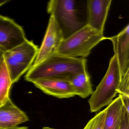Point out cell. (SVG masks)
I'll use <instances>...</instances> for the list:
<instances>
[{"label":"cell","instance_id":"1","mask_svg":"<svg viewBox=\"0 0 129 129\" xmlns=\"http://www.w3.org/2000/svg\"><path fill=\"white\" fill-rule=\"evenodd\" d=\"M87 70L85 58H73L56 52L38 64L32 66L24 78L27 81L32 82L47 78H64Z\"/></svg>","mask_w":129,"mask_h":129},{"label":"cell","instance_id":"2","mask_svg":"<svg viewBox=\"0 0 129 129\" xmlns=\"http://www.w3.org/2000/svg\"><path fill=\"white\" fill-rule=\"evenodd\" d=\"M108 39L103 33L86 24L71 36L63 40L58 52L73 58L87 57L100 42Z\"/></svg>","mask_w":129,"mask_h":129},{"label":"cell","instance_id":"3","mask_svg":"<svg viewBox=\"0 0 129 129\" xmlns=\"http://www.w3.org/2000/svg\"><path fill=\"white\" fill-rule=\"evenodd\" d=\"M120 81V74L115 56L112 57L108 68L99 84L88 100L91 112L100 111L114 100Z\"/></svg>","mask_w":129,"mask_h":129},{"label":"cell","instance_id":"4","mask_svg":"<svg viewBox=\"0 0 129 129\" xmlns=\"http://www.w3.org/2000/svg\"><path fill=\"white\" fill-rule=\"evenodd\" d=\"M39 48L33 41L25 42L4 52V61L12 84L16 83L32 66Z\"/></svg>","mask_w":129,"mask_h":129},{"label":"cell","instance_id":"5","mask_svg":"<svg viewBox=\"0 0 129 129\" xmlns=\"http://www.w3.org/2000/svg\"><path fill=\"white\" fill-rule=\"evenodd\" d=\"M47 11L50 15L54 16L64 39L69 37L85 25L78 18L75 1L51 0L47 4Z\"/></svg>","mask_w":129,"mask_h":129},{"label":"cell","instance_id":"6","mask_svg":"<svg viewBox=\"0 0 129 129\" xmlns=\"http://www.w3.org/2000/svg\"><path fill=\"white\" fill-rule=\"evenodd\" d=\"M64 40L62 32L54 16L50 15L40 48L32 66L37 65L56 53Z\"/></svg>","mask_w":129,"mask_h":129},{"label":"cell","instance_id":"7","mask_svg":"<svg viewBox=\"0 0 129 129\" xmlns=\"http://www.w3.org/2000/svg\"><path fill=\"white\" fill-rule=\"evenodd\" d=\"M23 28L12 19L0 15V48L4 52L27 40Z\"/></svg>","mask_w":129,"mask_h":129},{"label":"cell","instance_id":"8","mask_svg":"<svg viewBox=\"0 0 129 129\" xmlns=\"http://www.w3.org/2000/svg\"><path fill=\"white\" fill-rule=\"evenodd\" d=\"M113 44L119 66L120 80L129 78V25L118 34L108 38Z\"/></svg>","mask_w":129,"mask_h":129},{"label":"cell","instance_id":"9","mask_svg":"<svg viewBox=\"0 0 129 129\" xmlns=\"http://www.w3.org/2000/svg\"><path fill=\"white\" fill-rule=\"evenodd\" d=\"M44 93L58 99H68L76 95L69 81L61 78H47L31 82Z\"/></svg>","mask_w":129,"mask_h":129},{"label":"cell","instance_id":"10","mask_svg":"<svg viewBox=\"0 0 129 129\" xmlns=\"http://www.w3.org/2000/svg\"><path fill=\"white\" fill-rule=\"evenodd\" d=\"M112 0H88L86 24L103 33Z\"/></svg>","mask_w":129,"mask_h":129},{"label":"cell","instance_id":"11","mask_svg":"<svg viewBox=\"0 0 129 129\" xmlns=\"http://www.w3.org/2000/svg\"><path fill=\"white\" fill-rule=\"evenodd\" d=\"M29 120L24 112L17 107L10 98L0 106V129H12Z\"/></svg>","mask_w":129,"mask_h":129},{"label":"cell","instance_id":"12","mask_svg":"<svg viewBox=\"0 0 129 129\" xmlns=\"http://www.w3.org/2000/svg\"><path fill=\"white\" fill-rule=\"evenodd\" d=\"M64 79L70 82L76 95L83 99L87 98L92 93V86L87 70L83 72L68 75Z\"/></svg>","mask_w":129,"mask_h":129},{"label":"cell","instance_id":"13","mask_svg":"<svg viewBox=\"0 0 129 129\" xmlns=\"http://www.w3.org/2000/svg\"><path fill=\"white\" fill-rule=\"evenodd\" d=\"M123 106L122 98L120 94L107 106L104 129H115L120 117Z\"/></svg>","mask_w":129,"mask_h":129},{"label":"cell","instance_id":"14","mask_svg":"<svg viewBox=\"0 0 129 129\" xmlns=\"http://www.w3.org/2000/svg\"><path fill=\"white\" fill-rule=\"evenodd\" d=\"M12 84L4 61L0 66V106L9 98L10 91Z\"/></svg>","mask_w":129,"mask_h":129},{"label":"cell","instance_id":"15","mask_svg":"<svg viewBox=\"0 0 129 129\" xmlns=\"http://www.w3.org/2000/svg\"><path fill=\"white\" fill-rule=\"evenodd\" d=\"M106 113V108L90 120L83 129H104Z\"/></svg>","mask_w":129,"mask_h":129},{"label":"cell","instance_id":"16","mask_svg":"<svg viewBox=\"0 0 129 129\" xmlns=\"http://www.w3.org/2000/svg\"><path fill=\"white\" fill-rule=\"evenodd\" d=\"M115 129H129V112L123 104L120 117Z\"/></svg>","mask_w":129,"mask_h":129},{"label":"cell","instance_id":"17","mask_svg":"<svg viewBox=\"0 0 129 129\" xmlns=\"http://www.w3.org/2000/svg\"><path fill=\"white\" fill-rule=\"evenodd\" d=\"M123 104L127 111L129 112V96H126L121 95Z\"/></svg>","mask_w":129,"mask_h":129},{"label":"cell","instance_id":"18","mask_svg":"<svg viewBox=\"0 0 129 129\" xmlns=\"http://www.w3.org/2000/svg\"><path fill=\"white\" fill-rule=\"evenodd\" d=\"M4 52L0 48V66L3 63L4 61Z\"/></svg>","mask_w":129,"mask_h":129},{"label":"cell","instance_id":"19","mask_svg":"<svg viewBox=\"0 0 129 129\" xmlns=\"http://www.w3.org/2000/svg\"><path fill=\"white\" fill-rule=\"evenodd\" d=\"M10 1L9 0H0V7L2 6L3 5H4Z\"/></svg>","mask_w":129,"mask_h":129},{"label":"cell","instance_id":"20","mask_svg":"<svg viewBox=\"0 0 129 129\" xmlns=\"http://www.w3.org/2000/svg\"><path fill=\"white\" fill-rule=\"evenodd\" d=\"M12 129H28V127H16Z\"/></svg>","mask_w":129,"mask_h":129},{"label":"cell","instance_id":"21","mask_svg":"<svg viewBox=\"0 0 129 129\" xmlns=\"http://www.w3.org/2000/svg\"><path fill=\"white\" fill-rule=\"evenodd\" d=\"M42 129H56L55 128H52V127H43Z\"/></svg>","mask_w":129,"mask_h":129}]
</instances>
